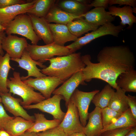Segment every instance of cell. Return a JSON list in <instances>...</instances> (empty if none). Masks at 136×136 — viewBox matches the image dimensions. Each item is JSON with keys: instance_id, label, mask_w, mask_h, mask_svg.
Listing matches in <instances>:
<instances>
[{"instance_id": "6da1fadb", "label": "cell", "mask_w": 136, "mask_h": 136, "mask_svg": "<svg viewBox=\"0 0 136 136\" xmlns=\"http://www.w3.org/2000/svg\"><path fill=\"white\" fill-rule=\"evenodd\" d=\"M97 57V62L94 63L91 61L90 55L81 56L85 65L82 70L84 81L100 79L116 90L118 87L116 81L119 76L134 67V56L126 46L104 47L99 51Z\"/></svg>"}, {"instance_id": "7a4b0ae2", "label": "cell", "mask_w": 136, "mask_h": 136, "mask_svg": "<svg viewBox=\"0 0 136 136\" xmlns=\"http://www.w3.org/2000/svg\"><path fill=\"white\" fill-rule=\"evenodd\" d=\"M81 56V53L75 52L47 59L50 65L42 69L41 72L46 76L57 77L65 81L85 67Z\"/></svg>"}, {"instance_id": "b9f144b4", "label": "cell", "mask_w": 136, "mask_h": 136, "mask_svg": "<svg viewBox=\"0 0 136 136\" xmlns=\"http://www.w3.org/2000/svg\"><path fill=\"white\" fill-rule=\"evenodd\" d=\"M124 136H136V127H133Z\"/></svg>"}, {"instance_id": "e0dca14e", "label": "cell", "mask_w": 136, "mask_h": 136, "mask_svg": "<svg viewBox=\"0 0 136 136\" xmlns=\"http://www.w3.org/2000/svg\"><path fill=\"white\" fill-rule=\"evenodd\" d=\"M27 14L30 17L33 29L40 40H42L46 44L53 42L49 23L45 18Z\"/></svg>"}, {"instance_id": "c3c4849f", "label": "cell", "mask_w": 136, "mask_h": 136, "mask_svg": "<svg viewBox=\"0 0 136 136\" xmlns=\"http://www.w3.org/2000/svg\"><path fill=\"white\" fill-rule=\"evenodd\" d=\"M2 103V99L0 95V103Z\"/></svg>"}, {"instance_id": "d590c367", "label": "cell", "mask_w": 136, "mask_h": 136, "mask_svg": "<svg viewBox=\"0 0 136 136\" xmlns=\"http://www.w3.org/2000/svg\"><path fill=\"white\" fill-rule=\"evenodd\" d=\"M30 1L24 0H0V8L24 4Z\"/></svg>"}, {"instance_id": "f1b7e54d", "label": "cell", "mask_w": 136, "mask_h": 136, "mask_svg": "<svg viewBox=\"0 0 136 136\" xmlns=\"http://www.w3.org/2000/svg\"><path fill=\"white\" fill-rule=\"evenodd\" d=\"M10 60L7 53L4 56L0 54V93L9 92V89L7 86L8 76L10 69L14 70L10 65Z\"/></svg>"}, {"instance_id": "5b68a950", "label": "cell", "mask_w": 136, "mask_h": 136, "mask_svg": "<svg viewBox=\"0 0 136 136\" xmlns=\"http://www.w3.org/2000/svg\"><path fill=\"white\" fill-rule=\"evenodd\" d=\"M5 28V31L7 35L12 34L20 35L30 40L32 45H37L40 40L35 33L30 17L27 13L18 15Z\"/></svg>"}, {"instance_id": "ac0fdd59", "label": "cell", "mask_w": 136, "mask_h": 136, "mask_svg": "<svg viewBox=\"0 0 136 136\" xmlns=\"http://www.w3.org/2000/svg\"><path fill=\"white\" fill-rule=\"evenodd\" d=\"M88 121L84 127V133L87 136H98L104 128L101 116V109L95 107L94 109L89 113Z\"/></svg>"}, {"instance_id": "9a60e30c", "label": "cell", "mask_w": 136, "mask_h": 136, "mask_svg": "<svg viewBox=\"0 0 136 136\" xmlns=\"http://www.w3.org/2000/svg\"><path fill=\"white\" fill-rule=\"evenodd\" d=\"M36 0L27 3L0 8V23L5 28L8 24L18 15L26 13L32 7Z\"/></svg>"}, {"instance_id": "30bf717a", "label": "cell", "mask_w": 136, "mask_h": 136, "mask_svg": "<svg viewBox=\"0 0 136 136\" xmlns=\"http://www.w3.org/2000/svg\"><path fill=\"white\" fill-rule=\"evenodd\" d=\"M23 82L40 92L46 99L51 97V94L64 81L54 77L46 76L40 78H29Z\"/></svg>"}, {"instance_id": "60d3db41", "label": "cell", "mask_w": 136, "mask_h": 136, "mask_svg": "<svg viewBox=\"0 0 136 136\" xmlns=\"http://www.w3.org/2000/svg\"><path fill=\"white\" fill-rule=\"evenodd\" d=\"M16 136H38L37 133L26 131L23 133Z\"/></svg>"}, {"instance_id": "d4e9b609", "label": "cell", "mask_w": 136, "mask_h": 136, "mask_svg": "<svg viewBox=\"0 0 136 136\" xmlns=\"http://www.w3.org/2000/svg\"><path fill=\"white\" fill-rule=\"evenodd\" d=\"M116 90L110 101L108 107L122 113L129 108L126 92L119 87Z\"/></svg>"}, {"instance_id": "5bb4252c", "label": "cell", "mask_w": 136, "mask_h": 136, "mask_svg": "<svg viewBox=\"0 0 136 136\" xmlns=\"http://www.w3.org/2000/svg\"><path fill=\"white\" fill-rule=\"evenodd\" d=\"M0 95L5 109L14 117H20L26 120L35 122L34 116L28 114L20 105L21 99L13 97L9 92L0 93Z\"/></svg>"}, {"instance_id": "d6986e66", "label": "cell", "mask_w": 136, "mask_h": 136, "mask_svg": "<svg viewBox=\"0 0 136 136\" xmlns=\"http://www.w3.org/2000/svg\"><path fill=\"white\" fill-rule=\"evenodd\" d=\"M49 25L54 42L59 45L64 46L67 42H75L78 38L70 32L66 25L50 23Z\"/></svg>"}, {"instance_id": "8d00e7d4", "label": "cell", "mask_w": 136, "mask_h": 136, "mask_svg": "<svg viewBox=\"0 0 136 136\" xmlns=\"http://www.w3.org/2000/svg\"><path fill=\"white\" fill-rule=\"evenodd\" d=\"M128 104L134 118L136 119V97L129 94L126 95Z\"/></svg>"}, {"instance_id": "52a82bcc", "label": "cell", "mask_w": 136, "mask_h": 136, "mask_svg": "<svg viewBox=\"0 0 136 136\" xmlns=\"http://www.w3.org/2000/svg\"><path fill=\"white\" fill-rule=\"evenodd\" d=\"M99 91L95 90L85 92L76 89L72 94L70 99L77 108L82 125L85 127L87 124L89 105L94 95Z\"/></svg>"}, {"instance_id": "74e56055", "label": "cell", "mask_w": 136, "mask_h": 136, "mask_svg": "<svg viewBox=\"0 0 136 136\" xmlns=\"http://www.w3.org/2000/svg\"><path fill=\"white\" fill-rule=\"evenodd\" d=\"M117 4L121 6L122 5L129 6L132 8L136 7V0H109V5L112 6V5Z\"/></svg>"}, {"instance_id": "cb8c5ba5", "label": "cell", "mask_w": 136, "mask_h": 136, "mask_svg": "<svg viewBox=\"0 0 136 136\" xmlns=\"http://www.w3.org/2000/svg\"><path fill=\"white\" fill-rule=\"evenodd\" d=\"M34 116L35 121L33 125L26 131L37 133L43 132L58 126L61 122L57 119L47 120L42 113H35Z\"/></svg>"}, {"instance_id": "681fc988", "label": "cell", "mask_w": 136, "mask_h": 136, "mask_svg": "<svg viewBox=\"0 0 136 136\" xmlns=\"http://www.w3.org/2000/svg\"><path fill=\"white\" fill-rule=\"evenodd\" d=\"M99 135H98V136H99Z\"/></svg>"}, {"instance_id": "7c38bea8", "label": "cell", "mask_w": 136, "mask_h": 136, "mask_svg": "<svg viewBox=\"0 0 136 136\" xmlns=\"http://www.w3.org/2000/svg\"><path fill=\"white\" fill-rule=\"evenodd\" d=\"M80 85H86L83 79L82 71L78 72L64 82L63 84L56 89L52 93L54 95H59L63 96L66 107L72 94Z\"/></svg>"}, {"instance_id": "3957f363", "label": "cell", "mask_w": 136, "mask_h": 136, "mask_svg": "<svg viewBox=\"0 0 136 136\" xmlns=\"http://www.w3.org/2000/svg\"><path fill=\"white\" fill-rule=\"evenodd\" d=\"M13 75L8 79L7 86L10 93L21 97L22 101L20 104L23 107L36 104L46 99L41 93L35 91L33 88L23 82L19 73L14 72Z\"/></svg>"}, {"instance_id": "44dd1931", "label": "cell", "mask_w": 136, "mask_h": 136, "mask_svg": "<svg viewBox=\"0 0 136 136\" xmlns=\"http://www.w3.org/2000/svg\"><path fill=\"white\" fill-rule=\"evenodd\" d=\"M82 18L81 16L64 11L54 5L51 8L44 18L49 23L54 22L56 24L67 25L69 22L76 19Z\"/></svg>"}, {"instance_id": "836d02e7", "label": "cell", "mask_w": 136, "mask_h": 136, "mask_svg": "<svg viewBox=\"0 0 136 136\" xmlns=\"http://www.w3.org/2000/svg\"><path fill=\"white\" fill-rule=\"evenodd\" d=\"M37 133L38 136H67L59 126Z\"/></svg>"}, {"instance_id": "603a6c76", "label": "cell", "mask_w": 136, "mask_h": 136, "mask_svg": "<svg viewBox=\"0 0 136 136\" xmlns=\"http://www.w3.org/2000/svg\"><path fill=\"white\" fill-rule=\"evenodd\" d=\"M116 83L118 87L126 92H136V71L134 67L120 74Z\"/></svg>"}, {"instance_id": "8fae6325", "label": "cell", "mask_w": 136, "mask_h": 136, "mask_svg": "<svg viewBox=\"0 0 136 136\" xmlns=\"http://www.w3.org/2000/svg\"><path fill=\"white\" fill-rule=\"evenodd\" d=\"M11 60L18 63L19 64L18 66L27 71L28 75L27 76L21 77L22 81L26 80L30 77L40 78L47 76L41 72V70L38 68L37 65L43 69L47 66L44 65L43 63L33 60L28 52L25 50L23 51L20 58H11Z\"/></svg>"}, {"instance_id": "f546056e", "label": "cell", "mask_w": 136, "mask_h": 136, "mask_svg": "<svg viewBox=\"0 0 136 136\" xmlns=\"http://www.w3.org/2000/svg\"><path fill=\"white\" fill-rule=\"evenodd\" d=\"M109 84L106 85L101 91L96 94L92 100L95 107L101 109L108 107L110 101L115 92Z\"/></svg>"}, {"instance_id": "ee69618b", "label": "cell", "mask_w": 136, "mask_h": 136, "mask_svg": "<svg viewBox=\"0 0 136 136\" xmlns=\"http://www.w3.org/2000/svg\"><path fill=\"white\" fill-rule=\"evenodd\" d=\"M76 1L80 3L86 5H89L91 2L90 0H76Z\"/></svg>"}, {"instance_id": "1f68e13d", "label": "cell", "mask_w": 136, "mask_h": 136, "mask_svg": "<svg viewBox=\"0 0 136 136\" xmlns=\"http://www.w3.org/2000/svg\"><path fill=\"white\" fill-rule=\"evenodd\" d=\"M122 113L115 111L108 107L101 109V118L104 128L114 123Z\"/></svg>"}, {"instance_id": "bcb514c9", "label": "cell", "mask_w": 136, "mask_h": 136, "mask_svg": "<svg viewBox=\"0 0 136 136\" xmlns=\"http://www.w3.org/2000/svg\"><path fill=\"white\" fill-rule=\"evenodd\" d=\"M6 28L0 23V32L4 31Z\"/></svg>"}, {"instance_id": "f35d334b", "label": "cell", "mask_w": 136, "mask_h": 136, "mask_svg": "<svg viewBox=\"0 0 136 136\" xmlns=\"http://www.w3.org/2000/svg\"><path fill=\"white\" fill-rule=\"evenodd\" d=\"M109 0H94L91 1L89 5L91 7H103L105 9L109 5Z\"/></svg>"}, {"instance_id": "ba28073f", "label": "cell", "mask_w": 136, "mask_h": 136, "mask_svg": "<svg viewBox=\"0 0 136 136\" xmlns=\"http://www.w3.org/2000/svg\"><path fill=\"white\" fill-rule=\"evenodd\" d=\"M62 99H64L62 96L54 95L52 97L38 103L23 107L27 109H38L43 112L50 114L53 116L54 119L58 120L61 122L66 114L60 107V103Z\"/></svg>"}, {"instance_id": "7402d4cb", "label": "cell", "mask_w": 136, "mask_h": 136, "mask_svg": "<svg viewBox=\"0 0 136 136\" xmlns=\"http://www.w3.org/2000/svg\"><path fill=\"white\" fill-rule=\"evenodd\" d=\"M34 122L20 117H14L5 125L4 129L12 136H16L27 131L33 125Z\"/></svg>"}, {"instance_id": "2e32d148", "label": "cell", "mask_w": 136, "mask_h": 136, "mask_svg": "<svg viewBox=\"0 0 136 136\" xmlns=\"http://www.w3.org/2000/svg\"><path fill=\"white\" fill-rule=\"evenodd\" d=\"M81 16L87 22L99 26L112 23L115 19L103 7L95 8Z\"/></svg>"}, {"instance_id": "7bdbcfd3", "label": "cell", "mask_w": 136, "mask_h": 136, "mask_svg": "<svg viewBox=\"0 0 136 136\" xmlns=\"http://www.w3.org/2000/svg\"><path fill=\"white\" fill-rule=\"evenodd\" d=\"M0 136H12L4 129L0 130Z\"/></svg>"}, {"instance_id": "9c48e42d", "label": "cell", "mask_w": 136, "mask_h": 136, "mask_svg": "<svg viewBox=\"0 0 136 136\" xmlns=\"http://www.w3.org/2000/svg\"><path fill=\"white\" fill-rule=\"evenodd\" d=\"M67 107V112L59 126L67 136L76 132H84V127L80 122L78 109L70 99Z\"/></svg>"}, {"instance_id": "4dcf8cb0", "label": "cell", "mask_w": 136, "mask_h": 136, "mask_svg": "<svg viewBox=\"0 0 136 136\" xmlns=\"http://www.w3.org/2000/svg\"><path fill=\"white\" fill-rule=\"evenodd\" d=\"M54 0H36L33 6L26 13L40 18H44L52 7L54 5Z\"/></svg>"}, {"instance_id": "7dc6e473", "label": "cell", "mask_w": 136, "mask_h": 136, "mask_svg": "<svg viewBox=\"0 0 136 136\" xmlns=\"http://www.w3.org/2000/svg\"><path fill=\"white\" fill-rule=\"evenodd\" d=\"M132 11L133 13H136V7L132 8Z\"/></svg>"}, {"instance_id": "4316f807", "label": "cell", "mask_w": 136, "mask_h": 136, "mask_svg": "<svg viewBox=\"0 0 136 136\" xmlns=\"http://www.w3.org/2000/svg\"><path fill=\"white\" fill-rule=\"evenodd\" d=\"M67 25L70 32L78 38L89 31L96 30L99 27L87 22L82 17L70 22Z\"/></svg>"}, {"instance_id": "8992f818", "label": "cell", "mask_w": 136, "mask_h": 136, "mask_svg": "<svg viewBox=\"0 0 136 136\" xmlns=\"http://www.w3.org/2000/svg\"><path fill=\"white\" fill-rule=\"evenodd\" d=\"M25 50L33 60L42 63L55 56H63L71 54L66 46L59 45L54 42L42 46L28 44Z\"/></svg>"}, {"instance_id": "d6a6232c", "label": "cell", "mask_w": 136, "mask_h": 136, "mask_svg": "<svg viewBox=\"0 0 136 136\" xmlns=\"http://www.w3.org/2000/svg\"><path fill=\"white\" fill-rule=\"evenodd\" d=\"M133 127L115 128L105 131L99 136H124Z\"/></svg>"}, {"instance_id": "4fadbf2b", "label": "cell", "mask_w": 136, "mask_h": 136, "mask_svg": "<svg viewBox=\"0 0 136 136\" xmlns=\"http://www.w3.org/2000/svg\"><path fill=\"white\" fill-rule=\"evenodd\" d=\"M28 44L25 38L10 35L4 38L2 42V47L11 58H20Z\"/></svg>"}, {"instance_id": "83f0119b", "label": "cell", "mask_w": 136, "mask_h": 136, "mask_svg": "<svg viewBox=\"0 0 136 136\" xmlns=\"http://www.w3.org/2000/svg\"><path fill=\"white\" fill-rule=\"evenodd\" d=\"M89 5H84L76 0H65L61 1L56 6L69 13L81 16L91 8Z\"/></svg>"}, {"instance_id": "ffe728a7", "label": "cell", "mask_w": 136, "mask_h": 136, "mask_svg": "<svg viewBox=\"0 0 136 136\" xmlns=\"http://www.w3.org/2000/svg\"><path fill=\"white\" fill-rule=\"evenodd\" d=\"M108 12L112 16H118L121 19L120 24L123 27L127 24V28L129 29L136 23V17L133 14L132 7L129 6H125L122 7L114 6L108 8Z\"/></svg>"}, {"instance_id": "ab89813d", "label": "cell", "mask_w": 136, "mask_h": 136, "mask_svg": "<svg viewBox=\"0 0 136 136\" xmlns=\"http://www.w3.org/2000/svg\"><path fill=\"white\" fill-rule=\"evenodd\" d=\"M6 33L4 31L0 32V54L2 56H4V52L2 48V42L4 38L6 36Z\"/></svg>"}, {"instance_id": "484cf974", "label": "cell", "mask_w": 136, "mask_h": 136, "mask_svg": "<svg viewBox=\"0 0 136 136\" xmlns=\"http://www.w3.org/2000/svg\"><path fill=\"white\" fill-rule=\"evenodd\" d=\"M135 127L136 119L134 117L129 108L122 113L114 123L104 128L101 133L107 130L115 128Z\"/></svg>"}, {"instance_id": "e575fe53", "label": "cell", "mask_w": 136, "mask_h": 136, "mask_svg": "<svg viewBox=\"0 0 136 136\" xmlns=\"http://www.w3.org/2000/svg\"><path fill=\"white\" fill-rule=\"evenodd\" d=\"M14 117L8 115L5 110L2 103H0V130L4 129V127L10 119Z\"/></svg>"}, {"instance_id": "277c9868", "label": "cell", "mask_w": 136, "mask_h": 136, "mask_svg": "<svg viewBox=\"0 0 136 136\" xmlns=\"http://www.w3.org/2000/svg\"><path fill=\"white\" fill-rule=\"evenodd\" d=\"M123 29L124 27L120 25H116L112 23H109L101 26L82 37L78 38L76 41L66 46L71 53H75L92 41L102 36L110 35L118 37Z\"/></svg>"}, {"instance_id": "f6af8a7d", "label": "cell", "mask_w": 136, "mask_h": 136, "mask_svg": "<svg viewBox=\"0 0 136 136\" xmlns=\"http://www.w3.org/2000/svg\"><path fill=\"white\" fill-rule=\"evenodd\" d=\"M67 136H87L83 132H78L72 133Z\"/></svg>"}]
</instances>
